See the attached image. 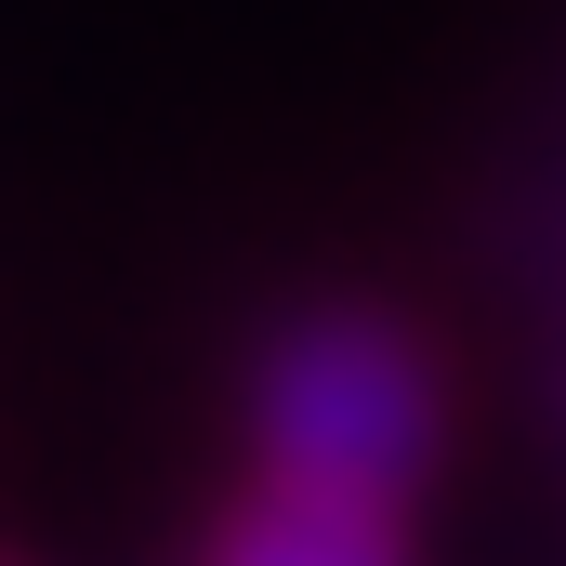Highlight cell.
<instances>
[{"label":"cell","mask_w":566,"mask_h":566,"mask_svg":"<svg viewBox=\"0 0 566 566\" xmlns=\"http://www.w3.org/2000/svg\"><path fill=\"white\" fill-rule=\"evenodd\" d=\"M211 566H396V527H382V514H356V501L264 488V501L211 541Z\"/></svg>","instance_id":"7a4b0ae2"},{"label":"cell","mask_w":566,"mask_h":566,"mask_svg":"<svg viewBox=\"0 0 566 566\" xmlns=\"http://www.w3.org/2000/svg\"><path fill=\"white\" fill-rule=\"evenodd\" d=\"M251 434H264L277 488L382 514L434 461V369L382 316H303L264 356V382H251Z\"/></svg>","instance_id":"6da1fadb"}]
</instances>
